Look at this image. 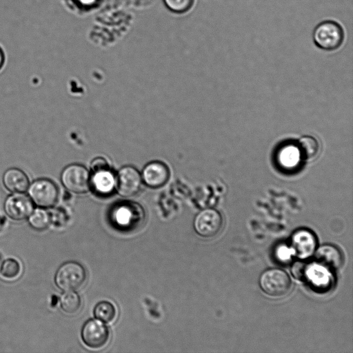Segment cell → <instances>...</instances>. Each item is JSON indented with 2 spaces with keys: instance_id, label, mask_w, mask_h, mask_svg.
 <instances>
[{
  "instance_id": "cell-8",
  "label": "cell",
  "mask_w": 353,
  "mask_h": 353,
  "mask_svg": "<svg viewBox=\"0 0 353 353\" xmlns=\"http://www.w3.org/2000/svg\"><path fill=\"white\" fill-rule=\"evenodd\" d=\"M143 183L139 171L132 165L122 167L116 174V191L123 197L139 193Z\"/></svg>"
},
{
  "instance_id": "cell-4",
  "label": "cell",
  "mask_w": 353,
  "mask_h": 353,
  "mask_svg": "<svg viewBox=\"0 0 353 353\" xmlns=\"http://www.w3.org/2000/svg\"><path fill=\"white\" fill-rule=\"evenodd\" d=\"M85 280V270L76 261L63 263L54 275L56 285L64 292L78 290L84 284Z\"/></svg>"
},
{
  "instance_id": "cell-26",
  "label": "cell",
  "mask_w": 353,
  "mask_h": 353,
  "mask_svg": "<svg viewBox=\"0 0 353 353\" xmlns=\"http://www.w3.org/2000/svg\"><path fill=\"white\" fill-rule=\"evenodd\" d=\"M290 250L288 248L281 246L277 250L276 256L279 260L285 261L290 259Z\"/></svg>"
},
{
  "instance_id": "cell-28",
  "label": "cell",
  "mask_w": 353,
  "mask_h": 353,
  "mask_svg": "<svg viewBox=\"0 0 353 353\" xmlns=\"http://www.w3.org/2000/svg\"><path fill=\"white\" fill-rule=\"evenodd\" d=\"M1 263H2V262H1V256H0V268H1Z\"/></svg>"
},
{
  "instance_id": "cell-13",
  "label": "cell",
  "mask_w": 353,
  "mask_h": 353,
  "mask_svg": "<svg viewBox=\"0 0 353 353\" xmlns=\"http://www.w3.org/2000/svg\"><path fill=\"white\" fill-rule=\"evenodd\" d=\"M291 243L292 252L301 259L311 256L314 253L317 245L315 235L306 229L295 232L292 236Z\"/></svg>"
},
{
  "instance_id": "cell-19",
  "label": "cell",
  "mask_w": 353,
  "mask_h": 353,
  "mask_svg": "<svg viewBox=\"0 0 353 353\" xmlns=\"http://www.w3.org/2000/svg\"><path fill=\"white\" fill-rule=\"evenodd\" d=\"M81 300L79 295L74 291H67L60 297L61 310L69 314L76 313L81 307Z\"/></svg>"
},
{
  "instance_id": "cell-16",
  "label": "cell",
  "mask_w": 353,
  "mask_h": 353,
  "mask_svg": "<svg viewBox=\"0 0 353 353\" xmlns=\"http://www.w3.org/2000/svg\"><path fill=\"white\" fill-rule=\"evenodd\" d=\"M314 253L317 263L330 270H336L343 264V255L341 251L332 245H323L315 250Z\"/></svg>"
},
{
  "instance_id": "cell-7",
  "label": "cell",
  "mask_w": 353,
  "mask_h": 353,
  "mask_svg": "<svg viewBox=\"0 0 353 353\" xmlns=\"http://www.w3.org/2000/svg\"><path fill=\"white\" fill-rule=\"evenodd\" d=\"M223 224L222 215L213 208H206L199 212L193 222L195 232L203 238L216 236L221 232Z\"/></svg>"
},
{
  "instance_id": "cell-2",
  "label": "cell",
  "mask_w": 353,
  "mask_h": 353,
  "mask_svg": "<svg viewBox=\"0 0 353 353\" xmlns=\"http://www.w3.org/2000/svg\"><path fill=\"white\" fill-rule=\"evenodd\" d=\"M312 38L314 44L320 49L332 51L343 43L344 32L336 21L326 20L319 23L314 29Z\"/></svg>"
},
{
  "instance_id": "cell-10",
  "label": "cell",
  "mask_w": 353,
  "mask_h": 353,
  "mask_svg": "<svg viewBox=\"0 0 353 353\" xmlns=\"http://www.w3.org/2000/svg\"><path fill=\"white\" fill-rule=\"evenodd\" d=\"M106 196L116 190V174L109 165L90 170V190Z\"/></svg>"
},
{
  "instance_id": "cell-15",
  "label": "cell",
  "mask_w": 353,
  "mask_h": 353,
  "mask_svg": "<svg viewBox=\"0 0 353 353\" xmlns=\"http://www.w3.org/2000/svg\"><path fill=\"white\" fill-rule=\"evenodd\" d=\"M329 269L321 264H310L307 266L304 280L318 291H325L330 288L331 274Z\"/></svg>"
},
{
  "instance_id": "cell-6",
  "label": "cell",
  "mask_w": 353,
  "mask_h": 353,
  "mask_svg": "<svg viewBox=\"0 0 353 353\" xmlns=\"http://www.w3.org/2000/svg\"><path fill=\"white\" fill-rule=\"evenodd\" d=\"M60 180L63 186L71 192L83 194L90 190V171L81 164L65 166L61 172Z\"/></svg>"
},
{
  "instance_id": "cell-20",
  "label": "cell",
  "mask_w": 353,
  "mask_h": 353,
  "mask_svg": "<svg viewBox=\"0 0 353 353\" xmlns=\"http://www.w3.org/2000/svg\"><path fill=\"white\" fill-rule=\"evenodd\" d=\"M95 318L103 323L112 322L116 316V309L109 301H101L94 308Z\"/></svg>"
},
{
  "instance_id": "cell-5",
  "label": "cell",
  "mask_w": 353,
  "mask_h": 353,
  "mask_svg": "<svg viewBox=\"0 0 353 353\" xmlns=\"http://www.w3.org/2000/svg\"><path fill=\"white\" fill-rule=\"evenodd\" d=\"M259 284L263 292L272 297L286 295L292 286L288 274L279 268L265 270L259 277Z\"/></svg>"
},
{
  "instance_id": "cell-21",
  "label": "cell",
  "mask_w": 353,
  "mask_h": 353,
  "mask_svg": "<svg viewBox=\"0 0 353 353\" xmlns=\"http://www.w3.org/2000/svg\"><path fill=\"white\" fill-rule=\"evenodd\" d=\"M21 268L19 262L13 258L6 259L1 265L0 274L6 279H13L18 277Z\"/></svg>"
},
{
  "instance_id": "cell-9",
  "label": "cell",
  "mask_w": 353,
  "mask_h": 353,
  "mask_svg": "<svg viewBox=\"0 0 353 353\" xmlns=\"http://www.w3.org/2000/svg\"><path fill=\"white\" fill-rule=\"evenodd\" d=\"M34 204L28 194L17 192L9 194L4 201L3 209L8 217L14 221H23L34 210Z\"/></svg>"
},
{
  "instance_id": "cell-25",
  "label": "cell",
  "mask_w": 353,
  "mask_h": 353,
  "mask_svg": "<svg viewBox=\"0 0 353 353\" xmlns=\"http://www.w3.org/2000/svg\"><path fill=\"white\" fill-rule=\"evenodd\" d=\"M79 10H88L97 8L101 0H71Z\"/></svg>"
},
{
  "instance_id": "cell-14",
  "label": "cell",
  "mask_w": 353,
  "mask_h": 353,
  "mask_svg": "<svg viewBox=\"0 0 353 353\" xmlns=\"http://www.w3.org/2000/svg\"><path fill=\"white\" fill-rule=\"evenodd\" d=\"M2 182L5 188L11 193L26 192L30 183L27 174L15 167L10 168L4 172Z\"/></svg>"
},
{
  "instance_id": "cell-27",
  "label": "cell",
  "mask_w": 353,
  "mask_h": 353,
  "mask_svg": "<svg viewBox=\"0 0 353 353\" xmlns=\"http://www.w3.org/2000/svg\"><path fill=\"white\" fill-rule=\"evenodd\" d=\"M5 54L3 49L0 47V70L3 68L5 63Z\"/></svg>"
},
{
  "instance_id": "cell-22",
  "label": "cell",
  "mask_w": 353,
  "mask_h": 353,
  "mask_svg": "<svg viewBox=\"0 0 353 353\" xmlns=\"http://www.w3.org/2000/svg\"><path fill=\"white\" fill-rule=\"evenodd\" d=\"M165 7L171 12L181 14L193 7L194 0H162Z\"/></svg>"
},
{
  "instance_id": "cell-12",
  "label": "cell",
  "mask_w": 353,
  "mask_h": 353,
  "mask_svg": "<svg viewBox=\"0 0 353 353\" xmlns=\"http://www.w3.org/2000/svg\"><path fill=\"white\" fill-rule=\"evenodd\" d=\"M141 174L144 184L152 188H158L169 180L170 170L163 162L153 161L144 166Z\"/></svg>"
},
{
  "instance_id": "cell-24",
  "label": "cell",
  "mask_w": 353,
  "mask_h": 353,
  "mask_svg": "<svg viewBox=\"0 0 353 353\" xmlns=\"http://www.w3.org/2000/svg\"><path fill=\"white\" fill-rule=\"evenodd\" d=\"M307 264L297 261L291 268V272L294 277L299 280H304Z\"/></svg>"
},
{
  "instance_id": "cell-23",
  "label": "cell",
  "mask_w": 353,
  "mask_h": 353,
  "mask_svg": "<svg viewBox=\"0 0 353 353\" xmlns=\"http://www.w3.org/2000/svg\"><path fill=\"white\" fill-rule=\"evenodd\" d=\"M283 151L287 154H285L283 152H282V163L286 164L288 166H291L292 164H294L298 161V159H300L299 153L297 147L292 148H285Z\"/></svg>"
},
{
  "instance_id": "cell-18",
  "label": "cell",
  "mask_w": 353,
  "mask_h": 353,
  "mask_svg": "<svg viewBox=\"0 0 353 353\" xmlns=\"http://www.w3.org/2000/svg\"><path fill=\"white\" fill-rule=\"evenodd\" d=\"M27 219L30 226L38 231L46 230L51 223L50 214L41 208L34 209Z\"/></svg>"
},
{
  "instance_id": "cell-17",
  "label": "cell",
  "mask_w": 353,
  "mask_h": 353,
  "mask_svg": "<svg viewBox=\"0 0 353 353\" xmlns=\"http://www.w3.org/2000/svg\"><path fill=\"white\" fill-rule=\"evenodd\" d=\"M297 149L301 160L311 161L314 160L321 152L319 140L311 135L302 136L298 141Z\"/></svg>"
},
{
  "instance_id": "cell-1",
  "label": "cell",
  "mask_w": 353,
  "mask_h": 353,
  "mask_svg": "<svg viewBox=\"0 0 353 353\" xmlns=\"http://www.w3.org/2000/svg\"><path fill=\"white\" fill-rule=\"evenodd\" d=\"M145 212L138 203L123 201L113 205L109 212L111 224L117 230L130 232L138 229L144 223Z\"/></svg>"
},
{
  "instance_id": "cell-3",
  "label": "cell",
  "mask_w": 353,
  "mask_h": 353,
  "mask_svg": "<svg viewBox=\"0 0 353 353\" xmlns=\"http://www.w3.org/2000/svg\"><path fill=\"white\" fill-rule=\"evenodd\" d=\"M27 194L38 208H50L57 202L59 191L57 184L48 178H38L30 183Z\"/></svg>"
},
{
  "instance_id": "cell-11",
  "label": "cell",
  "mask_w": 353,
  "mask_h": 353,
  "mask_svg": "<svg viewBox=\"0 0 353 353\" xmlns=\"http://www.w3.org/2000/svg\"><path fill=\"white\" fill-rule=\"evenodd\" d=\"M110 332L103 322L98 319L87 321L81 330V339L83 343L91 348H100L104 346L109 339Z\"/></svg>"
}]
</instances>
